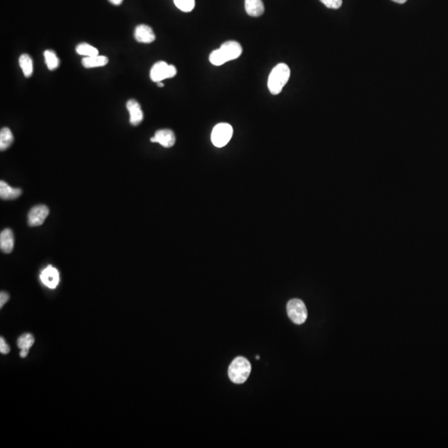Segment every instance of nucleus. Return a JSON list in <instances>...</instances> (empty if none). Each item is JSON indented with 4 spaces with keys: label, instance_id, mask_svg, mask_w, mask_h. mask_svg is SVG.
I'll use <instances>...</instances> for the list:
<instances>
[{
    "label": "nucleus",
    "instance_id": "1",
    "mask_svg": "<svg viewBox=\"0 0 448 448\" xmlns=\"http://www.w3.org/2000/svg\"><path fill=\"white\" fill-rule=\"evenodd\" d=\"M242 52L243 48L238 42H225L220 48L212 51L209 56V61L212 65L221 66L227 62L238 59Z\"/></svg>",
    "mask_w": 448,
    "mask_h": 448
},
{
    "label": "nucleus",
    "instance_id": "2",
    "mask_svg": "<svg viewBox=\"0 0 448 448\" xmlns=\"http://www.w3.org/2000/svg\"><path fill=\"white\" fill-rule=\"evenodd\" d=\"M290 70L286 64L280 63L276 66L269 75L267 86L270 92L272 95L281 93L282 89L290 79Z\"/></svg>",
    "mask_w": 448,
    "mask_h": 448
},
{
    "label": "nucleus",
    "instance_id": "3",
    "mask_svg": "<svg viewBox=\"0 0 448 448\" xmlns=\"http://www.w3.org/2000/svg\"><path fill=\"white\" fill-rule=\"evenodd\" d=\"M251 371V364L246 358L237 357L229 365L228 377L232 383L241 384L247 381Z\"/></svg>",
    "mask_w": 448,
    "mask_h": 448
},
{
    "label": "nucleus",
    "instance_id": "4",
    "mask_svg": "<svg viewBox=\"0 0 448 448\" xmlns=\"http://www.w3.org/2000/svg\"><path fill=\"white\" fill-rule=\"evenodd\" d=\"M286 310L290 321L297 325H302L307 319V309L300 299L290 300L286 305Z\"/></svg>",
    "mask_w": 448,
    "mask_h": 448
},
{
    "label": "nucleus",
    "instance_id": "5",
    "mask_svg": "<svg viewBox=\"0 0 448 448\" xmlns=\"http://www.w3.org/2000/svg\"><path fill=\"white\" fill-rule=\"evenodd\" d=\"M233 130L231 125L227 123H219L215 126L211 134V141L216 147L225 146L232 139Z\"/></svg>",
    "mask_w": 448,
    "mask_h": 448
},
{
    "label": "nucleus",
    "instance_id": "6",
    "mask_svg": "<svg viewBox=\"0 0 448 448\" xmlns=\"http://www.w3.org/2000/svg\"><path fill=\"white\" fill-rule=\"evenodd\" d=\"M177 74V69L173 65H169L165 62H158L154 63L150 70V78L154 83L172 78Z\"/></svg>",
    "mask_w": 448,
    "mask_h": 448
},
{
    "label": "nucleus",
    "instance_id": "7",
    "mask_svg": "<svg viewBox=\"0 0 448 448\" xmlns=\"http://www.w3.org/2000/svg\"><path fill=\"white\" fill-rule=\"evenodd\" d=\"M48 215H49V209L47 206H35L28 213V225L31 227L42 225Z\"/></svg>",
    "mask_w": 448,
    "mask_h": 448
},
{
    "label": "nucleus",
    "instance_id": "8",
    "mask_svg": "<svg viewBox=\"0 0 448 448\" xmlns=\"http://www.w3.org/2000/svg\"><path fill=\"white\" fill-rule=\"evenodd\" d=\"M40 279L44 286L50 289H55L59 286L60 276L59 271L55 267L49 265L42 271Z\"/></svg>",
    "mask_w": 448,
    "mask_h": 448
},
{
    "label": "nucleus",
    "instance_id": "9",
    "mask_svg": "<svg viewBox=\"0 0 448 448\" xmlns=\"http://www.w3.org/2000/svg\"><path fill=\"white\" fill-rule=\"evenodd\" d=\"M176 135L171 130H160L156 131L154 137L150 139L153 143L161 144L165 148H170L176 143Z\"/></svg>",
    "mask_w": 448,
    "mask_h": 448
},
{
    "label": "nucleus",
    "instance_id": "10",
    "mask_svg": "<svg viewBox=\"0 0 448 448\" xmlns=\"http://www.w3.org/2000/svg\"><path fill=\"white\" fill-rule=\"evenodd\" d=\"M134 36L135 40L141 44H150L155 40L153 29L145 24H141L135 28Z\"/></svg>",
    "mask_w": 448,
    "mask_h": 448
},
{
    "label": "nucleus",
    "instance_id": "11",
    "mask_svg": "<svg viewBox=\"0 0 448 448\" xmlns=\"http://www.w3.org/2000/svg\"><path fill=\"white\" fill-rule=\"evenodd\" d=\"M126 108L130 113V122L132 126H138L139 124L142 122L144 114L138 102L135 100L128 101Z\"/></svg>",
    "mask_w": 448,
    "mask_h": 448
},
{
    "label": "nucleus",
    "instance_id": "12",
    "mask_svg": "<svg viewBox=\"0 0 448 448\" xmlns=\"http://www.w3.org/2000/svg\"><path fill=\"white\" fill-rule=\"evenodd\" d=\"M14 246V237L11 229H5L0 234V248L5 254H10Z\"/></svg>",
    "mask_w": 448,
    "mask_h": 448
},
{
    "label": "nucleus",
    "instance_id": "13",
    "mask_svg": "<svg viewBox=\"0 0 448 448\" xmlns=\"http://www.w3.org/2000/svg\"><path fill=\"white\" fill-rule=\"evenodd\" d=\"M245 9L249 16L260 17L264 13V4L262 0H245Z\"/></svg>",
    "mask_w": 448,
    "mask_h": 448
},
{
    "label": "nucleus",
    "instance_id": "14",
    "mask_svg": "<svg viewBox=\"0 0 448 448\" xmlns=\"http://www.w3.org/2000/svg\"><path fill=\"white\" fill-rule=\"evenodd\" d=\"M21 193H22V191L20 188L9 186V184L5 183V181L0 182V197L1 199H5V200L15 199L20 197Z\"/></svg>",
    "mask_w": 448,
    "mask_h": 448
},
{
    "label": "nucleus",
    "instance_id": "15",
    "mask_svg": "<svg viewBox=\"0 0 448 448\" xmlns=\"http://www.w3.org/2000/svg\"><path fill=\"white\" fill-rule=\"evenodd\" d=\"M83 66L86 68L104 67L108 63V59L106 56H85L83 59Z\"/></svg>",
    "mask_w": 448,
    "mask_h": 448
},
{
    "label": "nucleus",
    "instance_id": "16",
    "mask_svg": "<svg viewBox=\"0 0 448 448\" xmlns=\"http://www.w3.org/2000/svg\"><path fill=\"white\" fill-rule=\"evenodd\" d=\"M20 66L24 72V76L30 77L33 72V60L28 54H23L20 57Z\"/></svg>",
    "mask_w": 448,
    "mask_h": 448
},
{
    "label": "nucleus",
    "instance_id": "17",
    "mask_svg": "<svg viewBox=\"0 0 448 448\" xmlns=\"http://www.w3.org/2000/svg\"><path fill=\"white\" fill-rule=\"evenodd\" d=\"M13 141V135L11 130L9 128H3L0 131V149L5 150L12 145Z\"/></svg>",
    "mask_w": 448,
    "mask_h": 448
},
{
    "label": "nucleus",
    "instance_id": "18",
    "mask_svg": "<svg viewBox=\"0 0 448 448\" xmlns=\"http://www.w3.org/2000/svg\"><path fill=\"white\" fill-rule=\"evenodd\" d=\"M34 337H33V335H31L29 333H25L17 339V347L21 350L22 349L29 350L31 347L33 346V344H34Z\"/></svg>",
    "mask_w": 448,
    "mask_h": 448
},
{
    "label": "nucleus",
    "instance_id": "19",
    "mask_svg": "<svg viewBox=\"0 0 448 448\" xmlns=\"http://www.w3.org/2000/svg\"><path fill=\"white\" fill-rule=\"evenodd\" d=\"M44 56H45L46 64H47L48 69L52 71V70H55L59 67V57L56 56V53L52 50H46L44 52Z\"/></svg>",
    "mask_w": 448,
    "mask_h": 448
},
{
    "label": "nucleus",
    "instance_id": "20",
    "mask_svg": "<svg viewBox=\"0 0 448 448\" xmlns=\"http://www.w3.org/2000/svg\"><path fill=\"white\" fill-rule=\"evenodd\" d=\"M76 51L78 54L85 56H96L99 53L96 48H94V47L90 45V44H86V43L79 44L76 47Z\"/></svg>",
    "mask_w": 448,
    "mask_h": 448
},
{
    "label": "nucleus",
    "instance_id": "21",
    "mask_svg": "<svg viewBox=\"0 0 448 448\" xmlns=\"http://www.w3.org/2000/svg\"><path fill=\"white\" fill-rule=\"evenodd\" d=\"M174 5L181 11L188 13L194 9V0H173Z\"/></svg>",
    "mask_w": 448,
    "mask_h": 448
},
{
    "label": "nucleus",
    "instance_id": "22",
    "mask_svg": "<svg viewBox=\"0 0 448 448\" xmlns=\"http://www.w3.org/2000/svg\"><path fill=\"white\" fill-rule=\"evenodd\" d=\"M321 2L329 9H340L342 5V0H321Z\"/></svg>",
    "mask_w": 448,
    "mask_h": 448
},
{
    "label": "nucleus",
    "instance_id": "23",
    "mask_svg": "<svg viewBox=\"0 0 448 448\" xmlns=\"http://www.w3.org/2000/svg\"><path fill=\"white\" fill-rule=\"evenodd\" d=\"M0 352L3 355H7V354H9L10 352V348H9V344H7L5 339L3 337L0 338Z\"/></svg>",
    "mask_w": 448,
    "mask_h": 448
},
{
    "label": "nucleus",
    "instance_id": "24",
    "mask_svg": "<svg viewBox=\"0 0 448 448\" xmlns=\"http://www.w3.org/2000/svg\"><path fill=\"white\" fill-rule=\"evenodd\" d=\"M9 300V295L8 293L2 291L0 294V307L2 308Z\"/></svg>",
    "mask_w": 448,
    "mask_h": 448
},
{
    "label": "nucleus",
    "instance_id": "25",
    "mask_svg": "<svg viewBox=\"0 0 448 448\" xmlns=\"http://www.w3.org/2000/svg\"><path fill=\"white\" fill-rule=\"evenodd\" d=\"M109 2L111 3L114 5H122L123 0H109Z\"/></svg>",
    "mask_w": 448,
    "mask_h": 448
},
{
    "label": "nucleus",
    "instance_id": "26",
    "mask_svg": "<svg viewBox=\"0 0 448 448\" xmlns=\"http://www.w3.org/2000/svg\"><path fill=\"white\" fill-rule=\"evenodd\" d=\"M28 351L29 350H24V349H22V350H21V352H20V356H21V357L22 358L27 357L28 355Z\"/></svg>",
    "mask_w": 448,
    "mask_h": 448
},
{
    "label": "nucleus",
    "instance_id": "27",
    "mask_svg": "<svg viewBox=\"0 0 448 448\" xmlns=\"http://www.w3.org/2000/svg\"><path fill=\"white\" fill-rule=\"evenodd\" d=\"M393 1L395 3H398V4H400V5H402V4H404V3L407 2V0H393Z\"/></svg>",
    "mask_w": 448,
    "mask_h": 448
},
{
    "label": "nucleus",
    "instance_id": "28",
    "mask_svg": "<svg viewBox=\"0 0 448 448\" xmlns=\"http://www.w3.org/2000/svg\"><path fill=\"white\" fill-rule=\"evenodd\" d=\"M156 84H157V86L160 87H164V86H165V85H164V83H162V82H159V83H156Z\"/></svg>",
    "mask_w": 448,
    "mask_h": 448
},
{
    "label": "nucleus",
    "instance_id": "29",
    "mask_svg": "<svg viewBox=\"0 0 448 448\" xmlns=\"http://www.w3.org/2000/svg\"><path fill=\"white\" fill-rule=\"evenodd\" d=\"M256 359H257V360H259V359H260V357H259V356H257V357H256Z\"/></svg>",
    "mask_w": 448,
    "mask_h": 448
}]
</instances>
